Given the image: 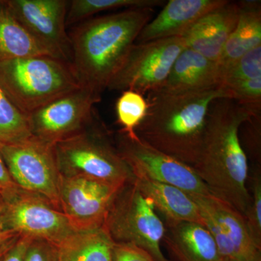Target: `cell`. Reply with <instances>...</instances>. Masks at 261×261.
Wrapping results in <instances>:
<instances>
[{"mask_svg": "<svg viewBox=\"0 0 261 261\" xmlns=\"http://www.w3.org/2000/svg\"><path fill=\"white\" fill-rule=\"evenodd\" d=\"M221 85L217 62L185 48L173 63L162 87L149 93L177 94L208 90Z\"/></svg>", "mask_w": 261, "mask_h": 261, "instance_id": "2e32d148", "label": "cell"}, {"mask_svg": "<svg viewBox=\"0 0 261 261\" xmlns=\"http://www.w3.org/2000/svg\"><path fill=\"white\" fill-rule=\"evenodd\" d=\"M121 189L84 176L61 175L60 208L75 231L97 229L104 226Z\"/></svg>", "mask_w": 261, "mask_h": 261, "instance_id": "7c38bea8", "label": "cell"}, {"mask_svg": "<svg viewBox=\"0 0 261 261\" xmlns=\"http://www.w3.org/2000/svg\"><path fill=\"white\" fill-rule=\"evenodd\" d=\"M94 122L82 133L55 145L60 173L123 188L133 181V174L118 149L94 128Z\"/></svg>", "mask_w": 261, "mask_h": 261, "instance_id": "5b68a950", "label": "cell"}, {"mask_svg": "<svg viewBox=\"0 0 261 261\" xmlns=\"http://www.w3.org/2000/svg\"><path fill=\"white\" fill-rule=\"evenodd\" d=\"M41 56L53 57L17 20L7 0H0V62Z\"/></svg>", "mask_w": 261, "mask_h": 261, "instance_id": "44dd1931", "label": "cell"}, {"mask_svg": "<svg viewBox=\"0 0 261 261\" xmlns=\"http://www.w3.org/2000/svg\"><path fill=\"white\" fill-rule=\"evenodd\" d=\"M114 244L103 226L74 231L56 246V261H113Z\"/></svg>", "mask_w": 261, "mask_h": 261, "instance_id": "7402d4cb", "label": "cell"}, {"mask_svg": "<svg viewBox=\"0 0 261 261\" xmlns=\"http://www.w3.org/2000/svg\"><path fill=\"white\" fill-rule=\"evenodd\" d=\"M226 0H170L141 31L135 43L181 37L192 24Z\"/></svg>", "mask_w": 261, "mask_h": 261, "instance_id": "e0dca14e", "label": "cell"}, {"mask_svg": "<svg viewBox=\"0 0 261 261\" xmlns=\"http://www.w3.org/2000/svg\"><path fill=\"white\" fill-rule=\"evenodd\" d=\"M18 188L10 176L4 159L0 153V195L1 197L9 195Z\"/></svg>", "mask_w": 261, "mask_h": 261, "instance_id": "4dcf8cb0", "label": "cell"}, {"mask_svg": "<svg viewBox=\"0 0 261 261\" xmlns=\"http://www.w3.org/2000/svg\"><path fill=\"white\" fill-rule=\"evenodd\" d=\"M232 99L223 86L177 94H147V115L136 133L163 153L192 166L200 155L207 116L214 101Z\"/></svg>", "mask_w": 261, "mask_h": 261, "instance_id": "3957f363", "label": "cell"}, {"mask_svg": "<svg viewBox=\"0 0 261 261\" xmlns=\"http://www.w3.org/2000/svg\"><path fill=\"white\" fill-rule=\"evenodd\" d=\"M238 22L228 37L219 61L220 77L235 61L254 48L261 45V2H238Z\"/></svg>", "mask_w": 261, "mask_h": 261, "instance_id": "ffe728a7", "label": "cell"}, {"mask_svg": "<svg viewBox=\"0 0 261 261\" xmlns=\"http://www.w3.org/2000/svg\"><path fill=\"white\" fill-rule=\"evenodd\" d=\"M16 240H13V241L10 242V243L6 244V245H4V246H3L1 247V248H0V260H1L2 257L4 256L5 254L8 251V250H9L10 247L12 246V245H13V244L14 243V242Z\"/></svg>", "mask_w": 261, "mask_h": 261, "instance_id": "d6a6232c", "label": "cell"}, {"mask_svg": "<svg viewBox=\"0 0 261 261\" xmlns=\"http://www.w3.org/2000/svg\"><path fill=\"white\" fill-rule=\"evenodd\" d=\"M0 87L29 115L80 85L69 63L41 56L0 62Z\"/></svg>", "mask_w": 261, "mask_h": 261, "instance_id": "277c9868", "label": "cell"}, {"mask_svg": "<svg viewBox=\"0 0 261 261\" xmlns=\"http://www.w3.org/2000/svg\"><path fill=\"white\" fill-rule=\"evenodd\" d=\"M103 227L115 243L134 244L148 252L154 261H170L161 247L166 226L152 201L133 181L117 194Z\"/></svg>", "mask_w": 261, "mask_h": 261, "instance_id": "8992f818", "label": "cell"}, {"mask_svg": "<svg viewBox=\"0 0 261 261\" xmlns=\"http://www.w3.org/2000/svg\"><path fill=\"white\" fill-rule=\"evenodd\" d=\"M117 149L134 178L171 185L189 195H211L191 166L147 145L138 136L130 138L120 132Z\"/></svg>", "mask_w": 261, "mask_h": 261, "instance_id": "8fae6325", "label": "cell"}, {"mask_svg": "<svg viewBox=\"0 0 261 261\" xmlns=\"http://www.w3.org/2000/svg\"><path fill=\"white\" fill-rule=\"evenodd\" d=\"M238 13V2L226 0L199 18L182 34L185 46L218 63L226 41L236 27Z\"/></svg>", "mask_w": 261, "mask_h": 261, "instance_id": "9a60e30c", "label": "cell"}, {"mask_svg": "<svg viewBox=\"0 0 261 261\" xmlns=\"http://www.w3.org/2000/svg\"><path fill=\"white\" fill-rule=\"evenodd\" d=\"M113 261H154L153 257L144 249L130 243H115Z\"/></svg>", "mask_w": 261, "mask_h": 261, "instance_id": "83f0119b", "label": "cell"}, {"mask_svg": "<svg viewBox=\"0 0 261 261\" xmlns=\"http://www.w3.org/2000/svg\"><path fill=\"white\" fill-rule=\"evenodd\" d=\"M245 217L252 241L261 250V181L256 177L253 181L252 195Z\"/></svg>", "mask_w": 261, "mask_h": 261, "instance_id": "4316f807", "label": "cell"}, {"mask_svg": "<svg viewBox=\"0 0 261 261\" xmlns=\"http://www.w3.org/2000/svg\"><path fill=\"white\" fill-rule=\"evenodd\" d=\"M133 182L146 197L151 199L154 208L163 215L166 225L192 222L205 226L198 206L187 192L147 178H134Z\"/></svg>", "mask_w": 261, "mask_h": 261, "instance_id": "d6986e66", "label": "cell"}, {"mask_svg": "<svg viewBox=\"0 0 261 261\" xmlns=\"http://www.w3.org/2000/svg\"><path fill=\"white\" fill-rule=\"evenodd\" d=\"M32 136L28 115L22 112L0 87V145H15Z\"/></svg>", "mask_w": 261, "mask_h": 261, "instance_id": "cb8c5ba5", "label": "cell"}, {"mask_svg": "<svg viewBox=\"0 0 261 261\" xmlns=\"http://www.w3.org/2000/svg\"><path fill=\"white\" fill-rule=\"evenodd\" d=\"M12 13L33 37L58 59L71 61L66 32L67 0H7Z\"/></svg>", "mask_w": 261, "mask_h": 261, "instance_id": "4fadbf2b", "label": "cell"}, {"mask_svg": "<svg viewBox=\"0 0 261 261\" xmlns=\"http://www.w3.org/2000/svg\"><path fill=\"white\" fill-rule=\"evenodd\" d=\"M0 199H1V198H0Z\"/></svg>", "mask_w": 261, "mask_h": 261, "instance_id": "d590c367", "label": "cell"}, {"mask_svg": "<svg viewBox=\"0 0 261 261\" xmlns=\"http://www.w3.org/2000/svg\"><path fill=\"white\" fill-rule=\"evenodd\" d=\"M148 107L142 94L132 90L122 92L116 104L117 122L122 127L120 132L130 138L137 137L136 129L145 118Z\"/></svg>", "mask_w": 261, "mask_h": 261, "instance_id": "d4e9b609", "label": "cell"}, {"mask_svg": "<svg viewBox=\"0 0 261 261\" xmlns=\"http://www.w3.org/2000/svg\"><path fill=\"white\" fill-rule=\"evenodd\" d=\"M34 239L27 236L19 237L0 261H24L30 244Z\"/></svg>", "mask_w": 261, "mask_h": 261, "instance_id": "f546056e", "label": "cell"}, {"mask_svg": "<svg viewBox=\"0 0 261 261\" xmlns=\"http://www.w3.org/2000/svg\"><path fill=\"white\" fill-rule=\"evenodd\" d=\"M0 153L19 188L42 196L61 210V174L54 145L32 136L15 145H0Z\"/></svg>", "mask_w": 261, "mask_h": 261, "instance_id": "ba28073f", "label": "cell"}, {"mask_svg": "<svg viewBox=\"0 0 261 261\" xmlns=\"http://www.w3.org/2000/svg\"><path fill=\"white\" fill-rule=\"evenodd\" d=\"M261 77V45L235 61L221 75V85L229 87L238 82Z\"/></svg>", "mask_w": 261, "mask_h": 261, "instance_id": "484cf974", "label": "cell"}, {"mask_svg": "<svg viewBox=\"0 0 261 261\" xmlns=\"http://www.w3.org/2000/svg\"><path fill=\"white\" fill-rule=\"evenodd\" d=\"M7 227L19 237L40 239L59 245L74 232L64 214L42 196L17 189L0 199Z\"/></svg>", "mask_w": 261, "mask_h": 261, "instance_id": "9c48e42d", "label": "cell"}, {"mask_svg": "<svg viewBox=\"0 0 261 261\" xmlns=\"http://www.w3.org/2000/svg\"><path fill=\"white\" fill-rule=\"evenodd\" d=\"M198 206L204 224L214 239L222 261L248 258L260 254L252 241L243 214L212 195H190Z\"/></svg>", "mask_w": 261, "mask_h": 261, "instance_id": "5bb4252c", "label": "cell"}, {"mask_svg": "<svg viewBox=\"0 0 261 261\" xmlns=\"http://www.w3.org/2000/svg\"><path fill=\"white\" fill-rule=\"evenodd\" d=\"M258 116L232 99H219L211 106L205 135L194 171L213 196L243 216L250 202L246 184L248 164L239 137L241 125Z\"/></svg>", "mask_w": 261, "mask_h": 261, "instance_id": "6da1fadb", "label": "cell"}, {"mask_svg": "<svg viewBox=\"0 0 261 261\" xmlns=\"http://www.w3.org/2000/svg\"><path fill=\"white\" fill-rule=\"evenodd\" d=\"M101 95L80 87L28 115L33 136L56 145L84 132L94 119Z\"/></svg>", "mask_w": 261, "mask_h": 261, "instance_id": "30bf717a", "label": "cell"}, {"mask_svg": "<svg viewBox=\"0 0 261 261\" xmlns=\"http://www.w3.org/2000/svg\"><path fill=\"white\" fill-rule=\"evenodd\" d=\"M186 48L181 37L135 43L107 89L135 91L142 95L158 90L166 82L180 53Z\"/></svg>", "mask_w": 261, "mask_h": 261, "instance_id": "52a82bcc", "label": "cell"}, {"mask_svg": "<svg viewBox=\"0 0 261 261\" xmlns=\"http://www.w3.org/2000/svg\"><path fill=\"white\" fill-rule=\"evenodd\" d=\"M232 261H261V255L259 254V255L251 257H248V258L240 259V260Z\"/></svg>", "mask_w": 261, "mask_h": 261, "instance_id": "836d02e7", "label": "cell"}, {"mask_svg": "<svg viewBox=\"0 0 261 261\" xmlns=\"http://www.w3.org/2000/svg\"><path fill=\"white\" fill-rule=\"evenodd\" d=\"M0 198H1V195H0Z\"/></svg>", "mask_w": 261, "mask_h": 261, "instance_id": "e575fe53", "label": "cell"}, {"mask_svg": "<svg viewBox=\"0 0 261 261\" xmlns=\"http://www.w3.org/2000/svg\"><path fill=\"white\" fill-rule=\"evenodd\" d=\"M18 238V235L7 227L3 215L0 212V248Z\"/></svg>", "mask_w": 261, "mask_h": 261, "instance_id": "1f68e13d", "label": "cell"}, {"mask_svg": "<svg viewBox=\"0 0 261 261\" xmlns=\"http://www.w3.org/2000/svg\"><path fill=\"white\" fill-rule=\"evenodd\" d=\"M152 14V8H129L73 27L70 65L80 87L101 95Z\"/></svg>", "mask_w": 261, "mask_h": 261, "instance_id": "7a4b0ae2", "label": "cell"}, {"mask_svg": "<svg viewBox=\"0 0 261 261\" xmlns=\"http://www.w3.org/2000/svg\"><path fill=\"white\" fill-rule=\"evenodd\" d=\"M56 247L40 239H34L29 245L24 261H56Z\"/></svg>", "mask_w": 261, "mask_h": 261, "instance_id": "f1b7e54d", "label": "cell"}, {"mask_svg": "<svg viewBox=\"0 0 261 261\" xmlns=\"http://www.w3.org/2000/svg\"><path fill=\"white\" fill-rule=\"evenodd\" d=\"M163 240L176 261H222L214 239L200 224L166 225Z\"/></svg>", "mask_w": 261, "mask_h": 261, "instance_id": "ac0fdd59", "label": "cell"}, {"mask_svg": "<svg viewBox=\"0 0 261 261\" xmlns=\"http://www.w3.org/2000/svg\"><path fill=\"white\" fill-rule=\"evenodd\" d=\"M166 4L163 0H72L66 15V27L79 24L102 12L120 8H152Z\"/></svg>", "mask_w": 261, "mask_h": 261, "instance_id": "603a6c76", "label": "cell"}]
</instances>
